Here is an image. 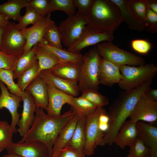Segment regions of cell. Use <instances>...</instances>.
I'll list each match as a JSON object with an SVG mask.
<instances>
[{"label":"cell","instance_id":"obj_2","mask_svg":"<svg viewBox=\"0 0 157 157\" xmlns=\"http://www.w3.org/2000/svg\"><path fill=\"white\" fill-rule=\"evenodd\" d=\"M35 113L32 126L18 142H41L47 147L49 157H51L53 144L60 132L76 114L71 110L60 116L51 117L39 108H37Z\"/></svg>","mask_w":157,"mask_h":157},{"label":"cell","instance_id":"obj_46","mask_svg":"<svg viewBox=\"0 0 157 157\" xmlns=\"http://www.w3.org/2000/svg\"><path fill=\"white\" fill-rule=\"evenodd\" d=\"M145 94L150 99L157 101V90L149 87L145 92Z\"/></svg>","mask_w":157,"mask_h":157},{"label":"cell","instance_id":"obj_35","mask_svg":"<svg viewBox=\"0 0 157 157\" xmlns=\"http://www.w3.org/2000/svg\"><path fill=\"white\" fill-rule=\"evenodd\" d=\"M26 11L16 26L18 30H22L30 24L34 25L41 17L35 12L33 8L29 4L26 7Z\"/></svg>","mask_w":157,"mask_h":157},{"label":"cell","instance_id":"obj_39","mask_svg":"<svg viewBox=\"0 0 157 157\" xmlns=\"http://www.w3.org/2000/svg\"><path fill=\"white\" fill-rule=\"evenodd\" d=\"M28 3L41 17L53 12L51 0H28Z\"/></svg>","mask_w":157,"mask_h":157},{"label":"cell","instance_id":"obj_44","mask_svg":"<svg viewBox=\"0 0 157 157\" xmlns=\"http://www.w3.org/2000/svg\"><path fill=\"white\" fill-rule=\"evenodd\" d=\"M147 6V22L149 25L146 29L147 31L154 33L157 31V13Z\"/></svg>","mask_w":157,"mask_h":157},{"label":"cell","instance_id":"obj_30","mask_svg":"<svg viewBox=\"0 0 157 157\" xmlns=\"http://www.w3.org/2000/svg\"><path fill=\"white\" fill-rule=\"evenodd\" d=\"M72 110L80 116L87 117L94 112L97 107L86 99L81 97H74L70 105Z\"/></svg>","mask_w":157,"mask_h":157},{"label":"cell","instance_id":"obj_47","mask_svg":"<svg viewBox=\"0 0 157 157\" xmlns=\"http://www.w3.org/2000/svg\"><path fill=\"white\" fill-rule=\"evenodd\" d=\"M143 1L149 9L157 13V1L156 0H143Z\"/></svg>","mask_w":157,"mask_h":157},{"label":"cell","instance_id":"obj_19","mask_svg":"<svg viewBox=\"0 0 157 157\" xmlns=\"http://www.w3.org/2000/svg\"><path fill=\"white\" fill-rule=\"evenodd\" d=\"M121 77L119 66L107 60L101 58L99 74V84L111 86L118 83Z\"/></svg>","mask_w":157,"mask_h":157},{"label":"cell","instance_id":"obj_10","mask_svg":"<svg viewBox=\"0 0 157 157\" xmlns=\"http://www.w3.org/2000/svg\"><path fill=\"white\" fill-rule=\"evenodd\" d=\"M114 32L96 31L85 26L77 39L67 50L71 52L79 53L82 50L103 41H112Z\"/></svg>","mask_w":157,"mask_h":157},{"label":"cell","instance_id":"obj_18","mask_svg":"<svg viewBox=\"0 0 157 157\" xmlns=\"http://www.w3.org/2000/svg\"><path fill=\"white\" fill-rule=\"evenodd\" d=\"M138 137L149 148L153 157H157V128L142 121L136 123Z\"/></svg>","mask_w":157,"mask_h":157},{"label":"cell","instance_id":"obj_14","mask_svg":"<svg viewBox=\"0 0 157 157\" xmlns=\"http://www.w3.org/2000/svg\"><path fill=\"white\" fill-rule=\"evenodd\" d=\"M21 97L23 102V109L17 125L18 132L21 136H24L32 126L35 118L37 107L34 98L27 90L22 91Z\"/></svg>","mask_w":157,"mask_h":157},{"label":"cell","instance_id":"obj_53","mask_svg":"<svg viewBox=\"0 0 157 157\" xmlns=\"http://www.w3.org/2000/svg\"><path fill=\"white\" fill-rule=\"evenodd\" d=\"M1 94V92L0 91V95Z\"/></svg>","mask_w":157,"mask_h":157},{"label":"cell","instance_id":"obj_51","mask_svg":"<svg viewBox=\"0 0 157 157\" xmlns=\"http://www.w3.org/2000/svg\"><path fill=\"white\" fill-rule=\"evenodd\" d=\"M145 157H153V156L150 154Z\"/></svg>","mask_w":157,"mask_h":157},{"label":"cell","instance_id":"obj_36","mask_svg":"<svg viewBox=\"0 0 157 157\" xmlns=\"http://www.w3.org/2000/svg\"><path fill=\"white\" fill-rule=\"evenodd\" d=\"M81 92V97L86 99L97 107H103L109 103L108 98L100 93L98 90L89 89Z\"/></svg>","mask_w":157,"mask_h":157},{"label":"cell","instance_id":"obj_5","mask_svg":"<svg viewBox=\"0 0 157 157\" xmlns=\"http://www.w3.org/2000/svg\"><path fill=\"white\" fill-rule=\"evenodd\" d=\"M101 58L96 47L90 49L83 55L78 82L81 92L88 89H99V74Z\"/></svg>","mask_w":157,"mask_h":157},{"label":"cell","instance_id":"obj_38","mask_svg":"<svg viewBox=\"0 0 157 157\" xmlns=\"http://www.w3.org/2000/svg\"><path fill=\"white\" fill-rule=\"evenodd\" d=\"M53 12L60 10L69 17L76 14V9L73 0H51Z\"/></svg>","mask_w":157,"mask_h":157},{"label":"cell","instance_id":"obj_48","mask_svg":"<svg viewBox=\"0 0 157 157\" xmlns=\"http://www.w3.org/2000/svg\"><path fill=\"white\" fill-rule=\"evenodd\" d=\"M10 21L3 15L0 14V27L4 28Z\"/></svg>","mask_w":157,"mask_h":157},{"label":"cell","instance_id":"obj_43","mask_svg":"<svg viewBox=\"0 0 157 157\" xmlns=\"http://www.w3.org/2000/svg\"><path fill=\"white\" fill-rule=\"evenodd\" d=\"M16 58L0 51V68L13 70Z\"/></svg>","mask_w":157,"mask_h":157},{"label":"cell","instance_id":"obj_13","mask_svg":"<svg viewBox=\"0 0 157 157\" xmlns=\"http://www.w3.org/2000/svg\"><path fill=\"white\" fill-rule=\"evenodd\" d=\"M0 110L5 108L10 112L12 117L10 124L13 133L17 132L16 128L20 114L18 112V108L20 102L22 101L21 97L10 92L5 85L0 81Z\"/></svg>","mask_w":157,"mask_h":157},{"label":"cell","instance_id":"obj_28","mask_svg":"<svg viewBox=\"0 0 157 157\" xmlns=\"http://www.w3.org/2000/svg\"><path fill=\"white\" fill-rule=\"evenodd\" d=\"M51 52L60 62H74L83 63V55L81 53L71 52L65 49L51 46L42 41L38 43Z\"/></svg>","mask_w":157,"mask_h":157},{"label":"cell","instance_id":"obj_23","mask_svg":"<svg viewBox=\"0 0 157 157\" xmlns=\"http://www.w3.org/2000/svg\"><path fill=\"white\" fill-rule=\"evenodd\" d=\"M80 117L76 114L61 129L53 144L51 157H57L60 150L70 140Z\"/></svg>","mask_w":157,"mask_h":157},{"label":"cell","instance_id":"obj_32","mask_svg":"<svg viewBox=\"0 0 157 157\" xmlns=\"http://www.w3.org/2000/svg\"><path fill=\"white\" fill-rule=\"evenodd\" d=\"M38 61L23 72L17 79L16 83L18 87L22 91H24L29 84L38 75L39 70Z\"/></svg>","mask_w":157,"mask_h":157},{"label":"cell","instance_id":"obj_22","mask_svg":"<svg viewBox=\"0 0 157 157\" xmlns=\"http://www.w3.org/2000/svg\"><path fill=\"white\" fill-rule=\"evenodd\" d=\"M138 137L136 122L129 119L126 120L120 127L115 137L114 144L124 149Z\"/></svg>","mask_w":157,"mask_h":157},{"label":"cell","instance_id":"obj_8","mask_svg":"<svg viewBox=\"0 0 157 157\" xmlns=\"http://www.w3.org/2000/svg\"><path fill=\"white\" fill-rule=\"evenodd\" d=\"M26 40L18 30L16 24L10 22L3 28L1 50L16 58L23 53Z\"/></svg>","mask_w":157,"mask_h":157},{"label":"cell","instance_id":"obj_25","mask_svg":"<svg viewBox=\"0 0 157 157\" xmlns=\"http://www.w3.org/2000/svg\"><path fill=\"white\" fill-rule=\"evenodd\" d=\"M37 44L34 45L30 51L23 53L16 58L12 70L14 79H17L23 72L38 61L35 54Z\"/></svg>","mask_w":157,"mask_h":157},{"label":"cell","instance_id":"obj_27","mask_svg":"<svg viewBox=\"0 0 157 157\" xmlns=\"http://www.w3.org/2000/svg\"><path fill=\"white\" fill-rule=\"evenodd\" d=\"M85 122L86 117L80 116L73 135L65 147H72L83 152L86 143Z\"/></svg>","mask_w":157,"mask_h":157},{"label":"cell","instance_id":"obj_31","mask_svg":"<svg viewBox=\"0 0 157 157\" xmlns=\"http://www.w3.org/2000/svg\"><path fill=\"white\" fill-rule=\"evenodd\" d=\"M42 40L49 46L63 49L58 27L53 21L46 27Z\"/></svg>","mask_w":157,"mask_h":157},{"label":"cell","instance_id":"obj_9","mask_svg":"<svg viewBox=\"0 0 157 157\" xmlns=\"http://www.w3.org/2000/svg\"><path fill=\"white\" fill-rule=\"evenodd\" d=\"M86 26L85 15L76 14L68 17L59 24L62 42L68 48L77 39Z\"/></svg>","mask_w":157,"mask_h":157},{"label":"cell","instance_id":"obj_24","mask_svg":"<svg viewBox=\"0 0 157 157\" xmlns=\"http://www.w3.org/2000/svg\"><path fill=\"white\" fill-rule=\"evenodd\" d=\"M117 6L122 16L123 22L131 30L142 32L146 29L145 24L134 15L129 8L127 0H110Z\"/></svg>","mask_w":157,"mask_h":157},{"label":"cell","instance_id":"obj_40","mask_svg":"<svg viewBox=\"0 0 157 157\" xmlns=\"http://www.w3.org/2000/svg\"><path fill=\"white\" fill-rule=\"evenodd\" d=\"M129 146L131 157H145L150 154L149 149L139 137Z\"/></svg>","mask_w":157,"mask_h":157},{"label":"cell","instance_id":"obj_45","mask_svg":"<svg viewBox=\"0 0 157 157\" xmlns=\"http://www.w3.org/2000/svg\"><path fill=\"white\" fill-rule=\"evenodd\" d=\"M85 156L83 152L66 146L60 150L57 157H85Z\"/></svg>","mask_w":157,"mask_h":157},{"label":"cell","instance_id":"obj_26","mask_svg":"<svg viewBox=\"0 0 157 157\" xmlns=\"http://www.w3.org/2000/svg\"><path fill=\"white\" fill-rule=\"evenodd\" d=\"M28 4V0H8L0 5V14L3 15L8 20L12 19L19 22L22 16L21 9Z\"/></svg>","mask_w":157,"mask_h":157},{"label":"cell","instance_id":"obj_17","mask_svg":"<svg viewBox=\"0 0 157 157\" xmlns=\"http://www.w3.org/2000/svg\"><path fill=\"white\" fill-rule=\"evenodd\" d=\"M39 76L47 84H51L58 90L73 97L80 91L77 83L54 76L47 70L41 71Z\"/></svg>","mask_w":157,"mask_h":157},{"label":"cell","instance_id":"obj_1","mask_svg":"<svg viewBox=\"0 0 157 157\" xmlns=\"http://www.w3.org/2000/svg\"><path fill=\"white\" fill-rule=\"evenodd\" d=\"M153 79L136 88L124 90L119 94L110 106L107 112L108 128L104 133L103 146L114 144V140L120 127L129 117L141 96L150 87Z\"/></svg>","mask_w":157,"mask_h":157},{"label":"cell","instance_id":"obj_42","mask_svg":"<svg viewBox=\"0 0 157 157\" xmlns=\"http://www.w3.org/2000/svg\"><path fill=\"white\" fill-rule=\"evenodd\" d=\"M94 0H73L77 11L76 14L85 15L89 12Z\"/></svg>","mask_w":157,"mask_h":157},{"label":"cell","instance_id":"obj_6","mask_svg":"<svg viewBox=\"0 0 157 157\" xmlns=\"http://www.w3.org/2000/svg\"><path fill=\"white\" fill-rule=\"evenodd\" d=\"M96 47L99 55L102 58L118 66H138L145 64L144 59L142 57L119 48L112 41L101 43Z\"/></svg>","mask_w":157,"mask_h":157},{"label":"cell","instance_id":"obj_52","mask_svg":"<svg viewBox=\"0 0 157 157\" xmlns=\"http://www.w3.org/2000/svg\"><path fill=\"white\" fill-rule=\"evenodd\" d=\"M126 157H131V156L129 154V155Z\"/></svg>","mask_w":157,"mask_h":157},{"label":"cell","instance_id":"obj_49","mask_svg":"<svg viewBox=\"0 0 157 157\" xmlns=\"http://www.w3.org/2000/svg\"><path fill=\"white\" fill-rule=\"evenodd\" d=\"M2 157H22L20 156H18L17 155L13 154H7L3 156Z\"/></svg>","mask_w":157,"mask_h":157},{"label":"cell","instance_id":"obj_7","mask_svg":"<svg viewBox=\"0 0 157 157\" xmlns=\"http://www.w3.org/2000/svg\"><path fill=\"white\" fill-rule=\"evenodd\" d=\"M104 109L103 107H97L94 112L86 117V143L83 151L85 156L94 154L97 146H103L104 132L99 128V119Z\"/></svg>","mask_w":157,"mask_h":157},{"label":"cell","instance_id":"obj_12","mask_svg":"<svg viewBox=\"0 0 157 157\" xmlns=\"http://www.w3.org/2000/svg\"><path fill=\"white\" fill-rule=\"evenodd\" d=\"M6 150L7 154H15L22 157H49L46 145L37 141L12 142Z\"/></svg>","mask_w":157,"mask_h":157},{"label":"cell","instance_id":"obj_21","mask_svg":"<svg viewBox=\"0 0 157 157\" xmlns=\"http://www.w3.org/2000/svg\"><path fill=\"white\" fill-rule=\"evenodd\" d=\"M83 63L60 62L47 70L57 77L77 83Z\"/></svg>","mask_w":157,"mask_h":157},{"label":"cell","instance_id":"obj_34","mask_svg":"<svg viewBox=\"0 0 157 157\" xmlns=\"http://www.w3.org/2000/svg\"><path fill=\"white\" fill-rule=\"evenodd\" d=\"M13 133L10 125L7 121H0V152L6 150L13 142Z\"/></svg>","mask_w":157,"mask_h":157},{"label":"cell","instance_id":"obj_29","mask_svg":"<svg viewBox=\"0 0 157 157\" xmlns=\"http://www.w3.org/2000/svg\"><path fill=\"white\" fill-rule=\"evenodd\" d=\"M35 54L39 67L38 75L41 71L48 70L60 62L51 52L38 44L35 49Z\"/></svg>","mask_w":157,"mask_h":157},{"label":"cell","instance_id":"obj_50","mask_svg":"<svg viewBox=\"0 0 157 157\" xmlns=\"http://www.w3.org/2000/svg\"><path fill=\"white\" fill-rule=\"evenodd\" d=\"M3 28L0 27V51L1 50V46L2 39V35L3 32Z\"/></svg>","mask_w":157,"mask_h":157},{"label":"cell","instance_id":"obj_4","mask_svg":"<svg viewBox=\"0 0 157 157\" xmlns=\"http://www.w3.org/2000/svg\"><path fill=\"white\" fill-rule=\"evenodd\" d=\"M122 77L118 85L119 88L128 90L138 88L156 74L157 67L153 63L132 66H119Z\"/></svg>","mask_w":157,"mask_h":157},{"label":"cell","instance_id":"obj_3","mask_svg":"<svg viewBox=\"0 0 157 157\" xmlns=\"http://www.w3.org/2000/svg\"><path fill=\"white\" fill-rule=\"evenodd\" d=\"M85 17L86 26L98 32H114L123 22L119 8L110 0H94Z\"/></svg>","mask_w":157,"mask_h":157},{"label":"cell","instance_id":"obj_37","mask_svg":"<svg viewBox=\"0 0 157 157\" xmlns=\"http://www.w3.org/2000/svg\"><path fill=\"white\" fill-rule=\"evenodd\" d=\"M128 3L133 13L145 24L147 22V6L143 0H128Z\"/></svg>","mask_w":157,"mask_h":157},{"label":"cell","instance_id":"obj_16","mask_svg":"<svg viewBox=\"0 0 157 157\" xmlns=\"http://www.w3.org/2000/svg\"><path fill=\"white\" fill-rule=\"evenodd\" d=\"M47 85L48 99L47 114L51 117L60 116L63 105L66 104L70 105L74 97L58 90L51 84Z\"/></svg>","mask_w":157,"mask_h":157},{"label":"cell","instance_id":"obj_15","mask_svg":"<svg viewBox=\"0 0 157 157\" xmlns=\"http://www.w3.org/2000/svg\"><path fill=\"white\" fill-rule=\"evenodd\" d=\"M51 16L50 14L41 17L31 27L20 31L26 40L23 53L29 51L34 45L42 41L46 27L53 21Z\"/></svg>","mask_w":157,"mask_h":157},{"label":"cell","instance_id":"obj_41","mask_svg":"<svg viewBox=\"0 0 157 157\" xmlns=\"http://www.w3.org/2000/svg\"><path fill=\"white\" fill-rule=\"evenodd\" d=\"M131 45L134 50L142 54H147L152 48L151 44L147 40L143 39L133 40L131 42Z\"/></svg>","mask_w":157,"mask_h":157},{"label":"cell","instance_id":"obj_20","mask_svg":"<svg viewBox=\"0 0 157 157\" xmlns=\"http://www.w3.org/2000/svg\"><path fill=\"white\" fill-rule=\"evenodd\" d=\"M25 90L34 98L37 108L46 110L48 104L47 85L39 75L29 84Z\"/></svg>","mask_w":157,"mask_h":157},{"label":"cell","instance_id":"obj_33","mask_svg":"<svg viewBox=\"0 0 157 157\" xmlns=\"http://www.w3.org/2000/svg\"><path fill=\"white\" fill-rule=\"evenodd\" d=\"M12 70L0 68V81L7 86L10 92L21 97L22 92L14 81Z\"/></svg>","mask_w":157,"mask_h":157},{"label":"cell","instance_id":"obj_11","mask_svg":"<svg viewBox=\"0 0 157 157\" xmlns=\"http://www.w3.org/2000/svg\"><path fill=\"white\" fill-rule=\"evenodd\" d=\"M144 93L139 99L129 117L136 123L139 121L151 123L157 119V101L149 99Z\"/></svg>","mask_w":157,"mask_h":157}]
</instances>
